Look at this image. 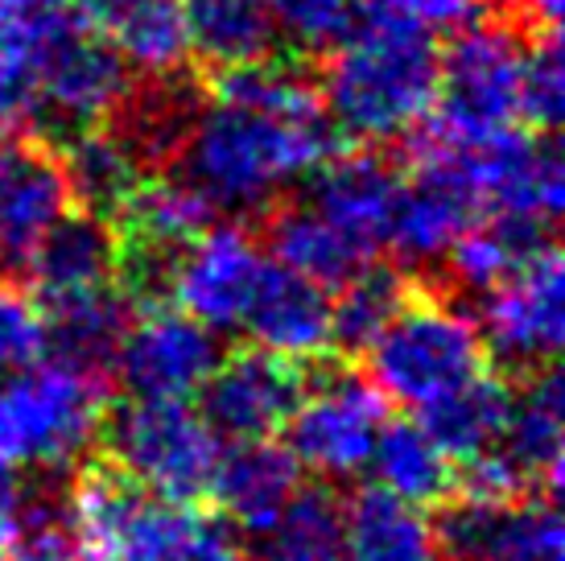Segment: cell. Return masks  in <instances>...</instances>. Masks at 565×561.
<instances>
[{"label":"cell","instance_id":"484cf974","mask_svg":"<svg viewBox=\"0 0 565 561\" xmlns=\"http://www.w3.org/2000/svg\"><path fill=\"white\" fill-rule=\"evenodd\" d=\"M545 244H553L550 227L487 211V219H475L438 265L446 273L441 289H475V294H483L491 285H500L503 277H512Z\"/></svg>","mask_w":565,"mask_h":561},{"label":"cell","instance_id":"4dcf8cb0","mask_svg":"<svg viewBox=\"0 0 565 561\" xmlns=\"http://www.w3.org/2000/svg\"><path fill=\"white\" fill-rule=\"evenodd\" d=\"M260 561H347V512L327 484L298 487L273 529L260 532Z\"/></svg>","mask_w":565,"mask_h":561},{"label":"cell","instance_id":"e0dca14e","mask_svg":"<svg viewBox=\"0 0 565 561\" xmlns=\"http://www.w3.org/2000/svg\"><path fill=\"white\" fill-rule=\"evenodd\" d=\"M401 187H405V170L393 157L380 149H360V154L327 157L315 170V187L306 203L322 219H330L355 248L376 256L393 227Z\"/></svg>","mask_w":565,"mask_h":561},{"label":"cell","instance_id":"1f68e13d","mask_svg":"<svg viewBox=\"0 0 565 561\" xmlns=\"http://www.w3.org/2000/svg\"><path fill=\"white\" fill-rule=\"evenodd\" d=\"M408 294H413V280L401 268L367 261L330 297V347H339L343 356H363L376 343L380 330L393 322V314L405 306Z\"/></svg>","mask_w":565,"mask_h":561},{"label":"cell","instance_id":"9c48e42d","mask_svg":"<svg viewBox=\"0 0 565 561\" xmlns=\"http://www.w3.org/2000/svg\"><path fill=\"white\" fill-rule=\"evenodd\" d=\"M384 421V392L367 375L334 368L306 384L298 409L285 421V451L298 458L301 470L351 479L372 463Z\"/></svg>","mask_w":565,"mask_h":561},{"label":"cell","instance_id":"603a6c76","mask_svg":"<svg viewBox=\"0 0 565 561\" xmlns=\"http://www.w3.org/2000/svg\"><path fill=\"white\" fill-rule=\"evenodd\" d=\"M116 277H120V235L111 223L87 211H66L21 273L38 301L87 294V289L111 285Z\"/></svg>","mask_w":565,"mask_h":561},{"label":"cell","instance_id":"ba28073f","mask_svg":"<svg viewBox=\"0 0 565 561\" xmlns=\"http://www.w3.org/2000/svg\"><path fill=\"white\" fill-rule=\"evenodd\" d=\"M425 125V120H422ZM425 133L438 140L446 157L458 166L475 190L479 207L495 215L529 219L550 227L562 215L565 182H562V154H557V133H524V128H503L491 137H450L434 120Z\"/></svg>","mask_w":565,"mask_h":561},{"label":"cell","instance_id":"5bb4252c","mask_svg":"<svg viewBox=\"0 0 565 561\" xmlns=\"http://www.w3.org/2000/svg\"><path fill=\"white\" fill-rule=\"evenodd\" d=\"M75 211L58 145L0 133V277H21L50 227Z\"/></svg>","mask_w":565,"mask_h":561},{"label":"cell","instance_id":"5b68a950","mask_svg":"<svg viewBox=\"0 0 565 561\" xmlns=\"http://www.w3.org/2000/svg\"><path fill=\"white\" fill-rule=\"evenodd\" d=\"M108 417V380L58 359L0 372V467L63 470L87 458Z\"/></svg>","mask_w":565,"mask_h":561},{"label":"cell","instance_id":"7402d4cb","mask_svg":"<svg viewBox=\"0 0 565 561\" xmlns=\"http://www.w3.org/2000/svg\"><path fill=\"white\" fill-rule=\"evenodd\" d=\"M38 306L46 314V356L83 375L108 380L128 322L137 314V297L128 294L120 280H111V285L87 289V294L38 301Z\"/></svg>","mask_w":565,"mask_h":561},{"label":"cell","instance_id":"4fadbf2b","mask_svg":"<svg viewBox=\"0 0 565 561\" xmlns=\"http://www.w3.org/2000/svg\"><path fill=\"white\" fill-rule=\"evenodd\" d=\"M128 63L92 21H79L46 54L38 75V137H58L104 125L128 92Z\"/></svg>","mask_w":565,"mask_h":561},{"label":"cell","instance_id":"277c9868","mask_svg":"<svg viewBox=\"0 0 565 561\" xmlns=\"http://www.w3.org/2000/svg\"><path fill=\"white\" fill-rule=\"evenodd\" d=\"M363 356L372 368L367 380L384 392V401L413 413L487 372V347L475 318L458 310L446 289H434V280H413L405 306Z\"/></svg>","mask_w":565,"mask_h":561},{"label":"cell","instance_id":"f35d334b","mask_svg":"<svg viewBox=\"0 0 565 561\" xmlns=\"http://www.w3.org/2000/svg\"><path fill=\"white\" fill-rule=\"evenodd\" d=\"M508 25L524 38L541 33H562V0H500Z\"/></svg>","mask_w":565,"mask_h":561},{"label":"cell","instance_id":"52a82bcc","mask_svg":"<svg viewBox=\"0 0 565 561\" xmlns=\"http://www.w3.org/2000/svg\"><path fill=\"white\" fill-rule=\"evenodd\" d=\"M524 50L529 38L508 21L458 30L455 46L438 63L434 125L462 140L516 128L524 95Z\"/></svg>","mask_w":565,"mask_h":561},{"label":"cell","instance_id":"8fae6325","mask_svg":"<svg viewBox=\"0 0 565 561\" xmlns=\"http://www.w3.org/2000/svg\"><path fill=\"white\" fill-rule=\"evenodd\" d=\"M441 561H562V516L553 496L483 499L455 491L429 520Z\"/></svg>","mask_w":565,"mask_h":561},{"label":"cell","instance_id":"4316f807","mask_svg":"<svg viewBox=\"0 0 565 561\" xmlns=\"http://www.w3.org/2000/svg\"><path fill=\"white\" fill-rule=\"evenodd\" d=\"M347 561H441L429 516L384 487H363L343 504Z\"/></svg>","mask_w":565,"mask_h":561},{"label":"cell","instance_id":"836d02e7","mask_svg":"<svg viewBox=\"0 0 565 561\" xmlns=\"http://www.w3.org/2000/svg\"><path fill=\"white\" fill-rule=\"evenodd\" d=\"M9 561H99L92 541L83 537L79 520L71 512L66 487H38L17 504L9 532H4Z\"/></svg>","mask_w":565,"mask_h":561},{"label":"cell","instance_id":"d6986e66","mask_svg":"<svg viewBox=\"0 0 565 561\" xmlns=\"http://www.w3.org/2000/svg\"><path fill=\"white\" fill-rule=\"evenodd\" d=\"M298 487V458L268 437H248V442H232V451H220L206 499L220 504L223 520L232 529L260 537L273 529V520L285 512Z\"/></svg>","mask_w":565,"mask_h":561},{"label":"cell","instance_id":"9a60e30c","mask_svg":"<svg viewBox=\"0 0 565 561\" xmlns=\"http://www.w3.org/2000/svg\"><path fill=\"white\" fill-rule=\"evenodd\" d=\"M310 375L301 359L277 356L265 347H248L236 356H220L215 372L203 380V413L206 425L220 437L248 442L273 437L285 430L289 413L298 409Z\"/></svg>","mask_w":565,"mask_h":561},{"label":"cell","instance_id":"d6a6232c","mask_svg":"<svg viewBox=\"0 0 565 561\" xmlns=\"http://www.w3.org/2000/svg\"><path fill=\"white\" fill-rule=\"evenodd\" d=\"M104 30L120 59L141 75H170L190 59L186 9L178 0H128Z\"/></svg>","mask_w":565,"mask_h":561},{"label":"cell","instance_id":"ac0fdd59","mask_svg":"<svg viewBox=\"0 0 565 561\" xmlns=\"http://www.w3.org/2000/svg\"><path fill=\"white\" fill-rule=\"evenodd\" d=\"M206 87L182 71L145 75L137 87L128 83L125 99L116 104L104 125L128 145V154L141 161V170H170L182 157L190 128L199 120Z\"/></svg>","mask_w":565,"mask_h":561},{"label":"cell","instance_id":"8992f818","mask_svg":"<svg viewBox=\"0 0 565 561\" xmlns=\"http://www.w3.org/2000/svg\"><path fill=\"white\" fill-rule=\"evenodd\" d=\"M108 463L125 470L145 491L194 508L211 491V475L220 463V434L190 401H141L104 417Z\"/></svg>","mask_w":565,"mask_h":561},{"label":"cell","instance_id":"d4e9b609","mask_svg":"<svg viewBox=\"0 0 565 561\" xmlns=\"http://www.w3.org/2000/svg\"><path fill=\"white\" fill-rule=\"evenodd\" d=\"M58 154H63L75 211H87L104 223H116L132 199V190L145 182L141 161L128 154V145L108 125L71 133L66 140H58Z\"/></svg>","mask_w":565,"mask_h":561},{"label":"cell","instance_id":"f1b7e54d","mask_svg":"<svg viewBox=\"0 0 565 561\" xmlns=\"http://www.w3.org/2000/svg\"><path fill=\"white\" fill-rule=\"evenodd\" d=\"M367 467H376L384 491L417 508H438L441 499L455 496L458 484L455 458L417 421H384Z\"/></svg>","mask_w":565,"mask_h":561},{"label":"cell","instance_id":"6da1fadb","mask_svg":"<svg viewBox=\"0 0 565 561\" xmlns=\"http://www.w3.org/2000/svg\"><path fill=\"white\" fill-rule=\"evenodd\" d=\"M211 75L178 173L215 215H265L285 187L334 154V125L318 83L298 63L260 59Z\"/></svg>","mask_w":565,"mask_h":561},{"label":"cell","instance_id":"83f0119b","mask_svg":"<svg viewBox=\"0 0 565 561\" xmlns=\"http://www.w3.org/2000/svg\"><path fill=\"white\" fill-rule=\"evenodd\" d=\"M182 9L190 54L211 71L260 63L281 46V33L260 0H190Z\"/></svg>","mask_w":565,"mask_h":561},{"label":"cell","instance_id":"7a4b0ae2","mask_svg":"<svg viewBox=\"0 0 565 561\" xmlns=\"http://www.w3.org/2000/svg\"><path fill=\"white\" fill-rule=\"evenodd\" d=\"M438 63L434 33L363 4L355 25L327 50V66L315 78L327 120L343 137L367 145L405 137L434 112Z\"/></svg>","mask_w":565,"mask_h":561},{"label":"cell","instance_id":"d590c367","mask_svg":"<svg viewBox=\"0 0 565 561\" xmlns=\"http://www.w3.org/2000/svg\"><path fill=\"white\" fill-rule=\"evenodd\" d=\"M260 4L273 17L277 33L298 50H330L363 13V0H260Z\"/></svg>","mask_w":565,"mask_h":561},{"label":"cell","instance_id":"3957f363","mask_svg":"<svg viewBox=\"0 0 565 561\" xmlns=\"http://www.w3.org/2000/svg\"><path fill=\"white\" fill-rule=\"evenodd\" d=\"M71 512L99 561H244L236 529L145 491L108 458H83L66 484Z\"/></svg>","mask_w":565,"mask_h":561},{"label":"cell","instance_id":"ffe728a7","mask_svg":"<svg viewBox=\"0 0 565 561\" xmlns=\"http://www.w3.org/2000/svg\"><path fill=\"white\" fill-rule=\"evenodd\" d=\"M239 327L265 351L289 359H318L330 347V297L322 285L268 256Z\"/></svg>","mask_w":565,"mask_h":561},{"label":"cell","instance_id":"2e32d148","mask_svg":"<svg viewBox=\"0 0 565 561\" xmlns=\"http://www.w3.org/2000/svg\"><path fill=\"white\" fill-rule=\"evenodd\" d=\"M265 261L268 256L244 227H206L190 248L173 256L161 294L215 335L236 330Z\"/></svg>","mask_w":565,"mask_h":561},{"label":"cell","instance_id":"30bf717a","mask_svg":"<svg viewBox=\"0 0 565 561\" xmlns=\"http://www.w3.org/2000/svg\"><path fill=\"white\" fill-rule=\"evenodd\" d=\"M479 335L487 356H495L508 372H536L557 363L565 335V265L557 244H545L524 265L483 289Z\"/></svg>","mask_w":565,"mask_h":561},{"label":"cell","instance_id":"44dd1931","mask_svg":"<svg viewBox=\"0 0 565 561\" xmlns=\"http://www.w3.org/2000/svg\"><path fill=\"white\" fill-rule=\"evenodd\" d=\"M562 434H565V384L562 368L545 363L520 375L500 434V454L524 475V484L541 496H557L562 487Z\"/></svg>","mask_w":565,"mask_h":561},{"label":"cell","instance_id":"74e56055","mask_svg":"<svg viewBox=\"0 0 565 561\" xmlns=\"http://www.w3.org/2000/svg\"><path fill=\"white\" fill-rule=\"evenodd\" d=\"M367 9L425 33H458L483 17L487 0H367Z\"/></svg>","mask_w":565,"mask_h":561},{"label":"cell","instance_id":"e575fe53","mask_svg":"<svg viewBox=\"0 0 565 561\" xmlns=\"http://www.w3.org/2000/svg\"><path fill=\"white\" fill-rule=\"evenodd\" d=\"M565 112V59L562 33L529 38L524 50V95H520V120L536 133H557Z\"/></svg>","mask_w":565,"mask_h":561},{"label":"cell","instance_id":"cb8c5ba5","mask_svg":"<svg viewBox=\"0 0 565 561\" xmlns=\"http://www.w3.org/2000/svg\"><path fill=\"white\" fill-rule=\"evenodd\" d=\"M268 256L277 265L310 277L322 289H339L355 277L372 256L360 252L330 219H322L310 203H273L265 223Z\"/></svg>","mask_w":565,"mask_h":561},{"label":"cell","instance_id":"7c38bea8","mask_svg":"<svg viewBox=\"0 0 565 561\" xmlns=\"http://www.w3.org/2000/svg\"><path fill=\"white\" fill-rule=\"evenodd\" d=\"M220 356L215 330L199 318L173 301H145L128 322L111 372L141 401H190L215 372Z\"/></svg>","mask_w":565,"mask_h":561},{"label":"cell","instance_id":"ab89813d","mask_svg":"<svg viewBox=\"0 0 565 561\" xmlns=\"http://www.w3.org/2000/svg\"><path fill=\"white\" fill-rule=\"evenodd\" d=\"M244 561H260V558H252V553H248V558H244Z\"/></svg>","mask_w":565,"mask_h":561},{"label":"cell","instance_id":"f546056e","mask_svg":"<svg viewBox=\"0 0 565 561\" xmlns=\"http://www.w3.org/2000/svg\"><path fill=\"white\" fill-rule=\"evenodd\" d=\"M508 405H512V384L500 380V375L479 372L450 396L425 405L417 413V425L455 458L458 467V463H467V458H475V454H483L487 446L500 442Z\"/></svg>","mask_w":565,"mask_h":561},{"label":"cell","instance_id":"8d00e7d4","mask_svg":"<svg viewBox=\"0 0 565 561\" xmlns=\"http://www.w3.org/2000/svg\"><path fill=\"white\" fill-rule=\"evenodd\" d=\"M46 359V314L13 277H0V372Z\"/></svg>","mask_w":565,"mask_h":561}]
</instances>
